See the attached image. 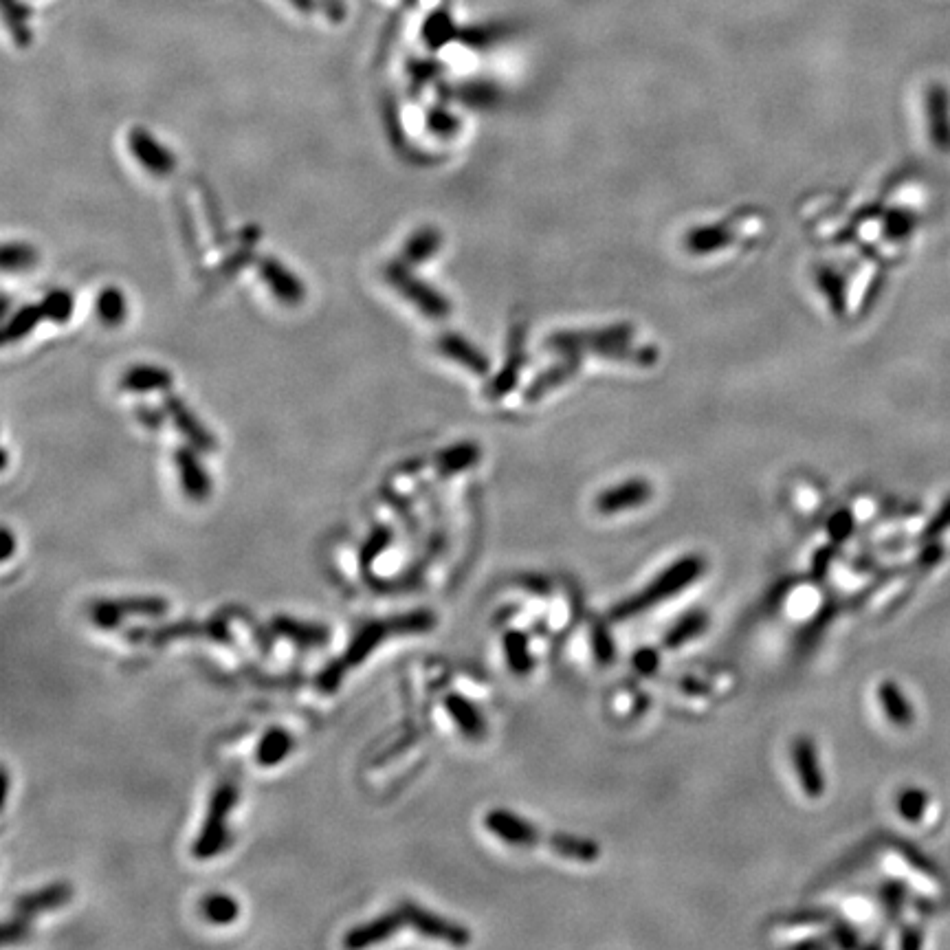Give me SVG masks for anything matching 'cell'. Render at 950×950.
Masks as SVG:
<instances>
[{
  "instance_id": "6da1fadb",
  "label": "cell",
  "mask_w": 950,
  "mask_h": 950,
  "mask_svg": "<svg viewBox=\"0 0 950 950\" xmlns=\"http://www.w3.org/2000/svg\"><path fill=\"white\" fill-rule=\"evenodd\" d=\"M436 623H438V618L432 610H414L407 614H396L392 618H385V621H372L368 625H363L357 632V636L350 640L346 654L333 662H328L324 671L319 673L317 689L324 693H335L346 673L350 669L359 667L363 660L372 656L374 649H377L381 643H385V640L394 636L425 634L429 632V629H434Z\"/></svg>"
},
{
  "instance_id": "7a4b0ae2",
  "label": "cell",
  "mask_w": 950,
  "mask_h": 950,
  "mask_svg": "<svg viewBox=\"0 0 950 950\" xmlns=\"http://www.w3.org/2000/svg\"><path fill=\"white\" fill-rule=\"evenodd\" d=\"M704 570H706V561L700 555H687L678 559L673 566L662 570L658 577L647 585V588H643L634 596H627L625 601L614 605L610 612L612 621H618V623L629 621V618L643 614L645 610H649V607L671 599V596H676L684 588H689L691 583L698 581L704 574Z\"/></svg>"
},
{
  "instance_id": "3957f363",
  "label": "cell",
  "mask_w": 950,
  "mask_h": 950,
  "mask_svg": "<svg viewBox=\"0 0 950 950\" xmlns=\"http://www.w3.org/2000/svg\"><path fill=\"white\" fill-rule=\"evenodd\" d=\"M238 786L234 781H223L220 786L214 790L212 801H209V810L203 821V830L198 834V838L192 845V854L198 860H207L214 858L220 852H225L229 845V830H227V821L231 812H234L236 803H238Z\"/></svg>"
},
{
  "instance_id": "277c9868",
  "label": "cell",
  "mask_w": 950,
  "mask_h": 950,
  "mask_svg": "<svg viewBox=\"0 0 950 950\" xmlns=\"http://www.w3.org/2000/svg\"><path fill=\"white\" fill-rule=\"evenodd\" d=\"M383 278L403 300L410 302L429 319H445L451 313V304L447 297L434 289L432 284L418 278L407 262L392 260L383 267Z\"/></svg>"
},
{
  "instance_id": "5b68a950",
  "label": "cell",
  "mask_w": 950,
  "mask_h": 950,
  "mask_svg": "<svg viewBox=\"0 0 950 950\" xmlns=\"http://www.w3.org/2000/svg\"><path fill=\"white\" fill-rule=\"evenodd\" d=\"M128 640L132 643H152V645H163L168 640L174 638H207V640H216V643H231V634L225 625L223 618H214V621H205V623H192V621H183V623H172V625H163V627H132L126 634Z\"/></svg>"
},
{
  "instance_id": "8992f818",
  "label": "cell",
  "mask_w": 950,
  "mask_h": 950,
  "mask_svg": "<svg viewBox=\"0 0 950 950\" xmlns=\"http://www.w3.org/2000/svg\"><path fill=\"white\" fill-rule=\"evenodd\" d=\"M170 603L161 596H128L117 601H95L91 605V621L99 629H115L126 616H163Z\"/></svg>"
},
{
  "instance_id": "52a82bcc",
  "label": "cell",
  "mask_w": 950,
  "mask_h": 950,
  "mask_svg": "<svg viewBox=\"0 0 950 950\" xmlns=\"http://www.w3.org/2000/svg\"><path fill=\"white\" fill-rule=\"evenodd\" d=\"M399 909L403 913L405 926H410L418 935L429 937V940L447 942L451 946H467L471 942V933L465 926L440 918V915L418 907L414 902H403Z\"/></svg>"
},
{
  "instance_id": "ba28073f",
  "label": "cell",
  "mask_w": 950,
  "mask_h": 950,
  "mask_svg": "<svg viewBox=\"0 0 950 950\" xmlns=\"http://www.w3.org/2000/svg\"><path fill=\"white\" fill-rule=\"evenodd\" d=\"M163 410L165 414H168L170 423L179 429L181 436L187 440V445L196 447L201 454H214V451L218 449L216 436L209 432L201 418L190 410V405H187L179 394L165 392Z\"/></svg>"
},
{
  "instance_id": "9c48e42d",
  "label": "cell",
  "mask_w": 950,
  "mask_h": 950,
  "mask_svg": "<svg viewBox=\"0 0 950 950\" xmlns=\"http://www.w3.org/2000/svg\"><path fill=\"white\" fill-rule=\"evenodd\" d=\"M256 267H258L260 278L264 280V284H267V289L282 306L297 308L304 304L306 286L282 260L273 256H262L258 258Z\"/></svg>"
},
{
  "instance_id": "30bf717a",
  "label": "cell",
  "mask_w": 950,
  "mask_h": 950,
  "mask_svg": "<svg viewBox=\"0 0 950 950\" xmlns=\"http://www.w3.org/2000/svg\"><path fill=\"white\" fill-rule=\"evenodd\" d=\"M128 148L141 168L150 172L152 176H157V179H168V176L176 170L174 154L146 128L137 126L130 130Z\"/></svg>"
},
{
  "instance_id": "8fae6325",
  "label": "cell",
  "mask_w": 950,
  "mask_h": 950,
  "mask_svg": "<svg viewBox=\"0 0 950 950\" xmlns=\"http://www.w3.org/2000/svg\"><path fill=\"white\" fill-rule=\"evenodd\" d=\"M484 827L511 847H546L548 841V834H541L533 823L508 810H491L484 816Z\"/></svg>"
},
{
  "instance_id": "7c38bea8",
  "label": "cell",
  "mask_w": 950,
  "mask_h": 950,
  "mask_svg": "<svg viewBox=\"0 0 950 950\" xmlns=\"http://www.w3.org/2000/svg\"><path fill=\"white\" fill-rule=\"evenodd\" d=\"M201 451L192 445H183L174 451V465L179 469L181 486L187 500L205 502L212 495V478L201 460Z\"/></svg>"
},
{
  "instance_id": "4fadbf2b",
  "label": "cell",
  "mask_w": 950,
  "mask_h": 950,
  "mask_svg": "<svg viewBox=\"0 0 950 950\" xmlns=\"http://www.w3.org/2000/svg\"><path fill=\"white\" fill-rule=\"evenodd\" d=\"M792 761L794 768H797L799 783L805 792V797L810 799H821L825 792V777L819 764V753H816V746L812 742V737L808 735H799L792 742Z\"/></svg>"
},
{
  "instance_id": "5bb4252c",
  "label": "cell",
  "mask_w": 950,
  "mask_h": 950,
  "mask_svg": "<svg viewBox=\"0 0 950 950\" xmlns=\"http://www.w3.org/2000/svg\"><path fill=\"white\" fill-rule=\"evenodd\" d=\"M174 385V374L163 366L152 363H135L119 377V388L130 394H150V392H170Z\"/></svg>"
},
{
  "instance_id": "9a60e30c",
  "label": "cell",
  "mask_w": 950,
  "mask_h": 950,
  "mask_svg": "<svg viewBox=\"0 0 950 950\" xmlns=\"http://www.w3.org/2000/svg\"><path fill=\"white\" fill-rule=\"evenodd\" d=\"M71 898H73V887L66 885V882H55V885H47L38 891H31V893H25V896H20L14 902V915L31 920L44 911L64 907L66 902H71Z\"/></svg>"
},
{
  "instance_id": "2e32d148",
  "label": "cell",
  "mask_w": 950,
  "mask_h": 950,
  "mask_svg": "<svg viewBox=\"0 0 950 950\" xmlns=\"http://www.w3.org/2000/svg\"><path fill=\"white\" fill-rule=\"evenodd\" d=\"M651 486L645 480H627L618 486H612V489L603 491L599 497H596L594 506L599 508V513L603 515H614V513H623L627 508H636L643 506L649 497H651Z\"/></svg>"
},
{
  "instance_id": "e0dca14e",
  "label": "cell",
  "mask_w": 950,
  "mask_h": 950,
  "mask_svg": "<svg viewBox=\"0 0 950 950\" xmlns=\"http://www.w3.org/2000/svg\"><path fill=\"white\" fill-rule=\"evenodd\" d=\"M403 926H405L403 913H401V909H396L392 913L381 915V918H377V920H372L368 924H361V926H357V929L348 931L344 946L346 948H366V946L381 944V942L390 940V937H394L396 933H399Z\"/></svg>"
},
{
  "instance_id": "ac0fdd59",
  "label": "cell",
  "mask_w": 950,
  "mask_h": 950,
  "mask_svg": "<svg viewBox=\"0 0 950 950\" xmlns=\"http://www.w3.org/2000/svg\"><path fill=\"white\" fill-rule=\"evenodd\" d=\"M271 632L275 636L289 638L291 643L302 649H311V647H322L330 640V629L317 623H306V621H295L291 616H273L271 621Z\"/></svg>"
},
{
  "instance_id": "d6986e66",
  "label": "cell",
  "mask_w": 950,
  "mask_h": 950,
  "mask_svg": "<svg viewBox=\"0 0 950 950\" xmlns=\"http://www.w3.org/2000/svg\"><path fill=\"white\" fill-rule=\"evenodd\" d=\"M926 113L935 148L950 152V99L942 84H933L926 93Z\"/></svg>"
},
{
  "instance_id": "ffe728a7",
  "label": "cell",
  "mask_w": 950,
  "mask_h": 950,
  "mask_svg": "<svg viewBox=\"0 0 950 950\" xmlns=\"http://www.w3.org/2000/svg\"><path fill=\"white\" fill-rule=\"evenodd\" d=\"M436 348L443 357L460 363L462 368H467L473 374H486L489 372V359H486L482 352L475 348L469 339H465L458 333H443L436 339Z\"/></svg>"
},
{
  "instance_id": "44dd1931",
  "label": "cell",
  "mask_w": 950,
  "mask_h": 950,
  "mask_svg": "<svg viewBox=\"0 0 950 950\" xmlns=\"http://www.w3.org/2000/svg\"><path fill=\"white\" fill-rule=\"evenodd\" d=\"M445 709L451 720H454V724L460 728V733L467 739H471V742H482L486 733H489L484 715L480 713L478 706L465 698V695H458V693L447 695Z\"/></svg>"
},
{
  "instance_id": "7402d4cb",
  "label": "cell",
  "mask_w": 950,
  "mask_h": 950,
  "mask_svg": "<svg viewBox=\"0 0 950 950\" xmlns=\"http://www.w3.org/2000/svg\"><path fill=\"white\" fill-rule=\"evenodd\" d=\"M381 115H383V128H385V135H388V141L392 143V148L396 150V154H399V157L405 159H421V157H427V154L423 152H416L412 146H410V139H407L405 135V126L401 124V110H399V104H396V99L392 93H385L383 99H381Z\"/></svg>"
},
{
  "instance_id": "603a6c76",
  "label": "cell",
  "mask_w": 950,
  "mask_h": 950,
  "mask_svg": "<svg viewBox=\"0 0 950 950\" xmlns=\"http://www.w3.org/2000/svg\"><path fill=\"white\" fill-rule=\"evenodd\" d=\"M443 247V234L436 227H421L407 238L401 251V260L410 267H421L429 258H434Z\"/></svg>"
},
{
  "instance_id": "cb8c5ba5",
  "label": "cell",
  "mask_w": 950,
  "mask_h": 950,
  "mask_svg": "<svg viewBox=\"0 0 950 950\" xmlns=\"http://www.w3.org/2000/svg\"><path fill=\"white\" fill-rule=\"evenodd\" d=\"M260 240V231L258 227H245V231H240V245L231 251V256H227L220 264L218 271L212 275V280L216 284H223V280L234 278V275L245 267L247 262L253 260L256 256V245Z\"/></svg>"
},
{
  "instance_id": "d4e9b609",
  "label": "cell",
  "mask_w": 950,
  "mask_h": 950,
  "mask_svg": "<svg viewBox=\"0 0 950 950\" xmlns=\"http://www.w3.org/2000/svg\"><path fill=\"white\" fill-rule=\"evenodd\" d=\"M878 700L882 704V711L889 717V722L898 728H909L913 724V706L902 693L900 684L885 680L878 687Z\"/></svg>"
},
{
  "instance_id": "484cf974",
  "label": "cell",
  "mask_w": 950,
  "mask_h": 950,
  "mask_svg": "<svg viewBox=\"0 0 950 950\" xmlns=\"http://www.w3.org/2000/svg\"><path fill=\"white\" fill-rule=\"evenodd\" d=\"M546 847L552 849V852H557L559 856L579 860V863H594L596 858H601L599 843H594L590 841V838H583V836L548 834Z\"/></svg>"
},
{
  "instance_id": "4316f807",
  "label": "cell",
  "mask_w": 950,
  "mask_h": 950,
  "mask_svg": "<svg viewBox=\"0 0 950 950\" xmlns=\"http://www.w3.org/2000/svg\"><path fill=\"white\" fill-rule=\"evenodd\" d=\"M95 313H97V319H99V324H102V326H106V328L121 326L128 317L126 293L121 291L119 286H104V289L97 293Z\"/></svg>"
},
{
  "instance_id": "83f0119b",
  "label": "cell",
  "mask_w": 950,
  "mask_h": 950,
  "mask_svg": "<svg viewBox=\"0 0 950 950\" xmlns=\"http://www.w3.org/2000/svg\"><path fill=\"white\" fill-rule=\"evenodd\" d=\"M293 746L295 742L289 731H284V728H271V731L264 733L256 748V764L264 768L278 766L280 761L289 757Z\"/></svg>"
},
{
  "instance_id": "f1b7e54d",
  "label": "cell",
  "mask_w": 950,
  "mask_h": 950,
  "mask_svg": "<svg viewBox=\"0 0 950 950\" xmlns=\"http://www.w3.org/2000/svg\"><path fill=\"white\" fill-rule=\"evenodd\" d=\"M706 627H709V614L693 610L689 614H684L682 618H678V621L669 627V632L665 634V638H662V645L669 649H678L682 645L691 643L693 638L704 634Z\"/></svg>"
},
{
  "instance_id": "f546056e",
  "label": "cell",
  "mask_w": 950,
  "mask_h": 950,
  "mask_svg": "<svg viewBox=\"0 0 950 950\" xmlns=\"http://www.w3.org/2000/svg\"><path fill=\"white\" fill-rule=\"evenodd\" d=\"M478 460H480L478 445L458 443V445H451L443 451H438V454H436V469H438L440 475H443V478H449V475L473 467Z\"/></svg>"
},
{
  "instance_id": "4dcf8cb0",
  "label": "cell",
  "mask_w": 950,
  "mask_h": 950,
  "mask_svg": "<svg viewBox=\"0 0 950 950\" xmlns=\"http://www.w3.org/2000/svg\"><path fill=\"white\" fill-rule=\"evenodd\" d=\"M42 319H44V313L40 304H27L18 308V311L7 319V324L3 328V344L11 346V344H18V341L22 339H27Z\"/></svg>"
},
{
  "instance_id": "1f68e13d",
  "label": "cell",
  "mask_w": 950,
  "mask_h": 950,
  "mask_svg": "<svg viewBox=\"0 0 950 950\" xmlns=\"http://www.w3.org/2000/svg\"><path fill=\"white\" fill-rule=\"evenodd\" d=\"M502 645H504V656L511 671L517 673V676H526V673H530V669H533V656H530L526 634L517 632V629H511V632L504 634Z\"/></svg>"
},
{
  "instance_id": "d6a6232c",
  "label": "cell",
  "mask_w": 950,
  "mask_h": 950,
  "mask_svg": "<svg viewBox=\"0 0 950 950\" xmlns=\"http://www.w3.org/2000/svg\"><path fill=\"white\" fill-rule=\"evenodd\" d=\"M201 913L207 922L225 926V924H234L240 915L238 902L227 896V893H209V896L203 898L201 902Z\"/></svg>"
},
{
  "instance_id": "836d02e7",
  "label": "cell",
  "mask_w": 950,
  "mask_h": 950,
  "mask_svg": "<svg viewBox=\"0 0 950 950\" xmlns=\"http://www.w3.org/2000/svg\"><path fill=\"white\" fill-rule=\"evenodd\" d=\"M458 38V29L451 22L447 9H436L423 25V40L429 49L445 47L449 40Z\"/></svg>"
},
{
  "instance_id": "e575fe53",
  "label": "cell",
  "mask_w": 950,
  "mask_h": 950,
  "mask_svg": "<svg viewBox=\"0 0 950 950\" xmlns=\"http://www.w3.org/2000/svg\"><path fill=\"white\" fill-rule=\"evenodd\" d=\"M42 306V313H44V319H47V322H53V324H69L71 322V317L75 313V295L71 291H66V289H53L49 291L47 295H44V300L40 302Z\"/></svg>"
},
{
  "instance_id": "d590c367",
  "label": "cell",
  "mask_w": 950,
  "mask_h": 950,
  "mask_svg": "<svg viewBox=\"0 0 950 950\" xmlns=\"http://www.w3.org/2000/svg\"><path fill=\"white\" fill-rule=\"evenodd\" d=\"M40 253L29 242H7L3 247V269L7 273L29 271L38 264Z\"/></svg>"
},
{
  "instance_id": "8d00e7d4",
  "label": "cell",
  "mask_w": 950,
  "mask_h": 950,
  "mask_svg": "<svg viewBox=\"0 0 950 950\" xmlns=\"http://www.w3.org/2000/svg\"><path fill=\"white\" fill-rule=\"evenodd\" d=\"M3 7H5L7 27L11 31V36H14V42L18 44V47H27V44L31 42V29L27 25V20H29L27 7L18 3V0H3Z\"/></svg>"
},
{
  "instance_id": "74e56055",
  "label": "cell",
  "mask_w": 950,
  "mask_h": 950,
  "mask_svg": "<svg viewBox=\"0 0 950 950\" xmlns=\"http://www.w3.org/2000/svg\"><path fill=\"white\" fill-rule=\"evenodd\" d=\"M392 539H394V530H392L388 524H379L377 528L372 530L368 541H366V544H363V548H361V552H359V563H361L363 577H366V574H368V568L372 566V561L377 559V557L381 555V552L392 544Z\"/></svg>"
},
{
  "instance_id": "f35d334b",
  "label": "cell",
  "mask_w": 950,
  "mask_h": 950,
  "mask_svg": "<svg viewBox=\"0 0 950 950\" xmlns=\"http://www.w3.org/2000/svg\"><path fill=\"white\" fill-rule=\"evenodd\" d=\"M198 187H201L205 216H207V223L212 225V229H214L216 245H218V247H225L231 238H229V234L225 231V218H223V214H220V207H218L216 196H214L212 190H209L205 181H198Z\"/></svg>"
},
{
  "instance_id": "ab89813d",
  "label": "cell",
  "mask_w": 950,
  "mask_h": 950,
  "mask_svg": "<svg viewBox=\"0 0 950 950\" xmlns=\"http://www.w3.org/2000/svg\"><path fill=\"white\" fill-rule=\"evenodd\" d=\"M926 803H929V797H926V792L920 790V788H907V790H902L898 794V812L904 821H909V823H915V821H920L924 812H926Z\"/></svg>"
},
{
  "instance_id": "60d3db41",
  "label": "cell",
  "mask_w": 950,
  "mask_h": 950,
  "mask_svg": "<svg viewBox=\"0 0 950 950\" xmlns=\"http://www.w3.org/2000/svg\"><path fill=\"white\" fill-rule=\"evenodd\" d=\"M425 124H427V130L432 132V135L443 137V139L454 137L456 132L460 130V119L456 115H451L449 110L443 108V106L429 108L427 115H425Z\"/></svg>"
},
{
  "instance_id": "b9f144b4",
  "label": "cell",
  "mask_w": 950,
  "mask_h": 950,
  "mask_svg": "<svg viewBox=\"0 0 950 950\" xmlns=\"http://www.w3.org/2000/svg\"><path fill=\"white\" fill-rule=\"evenodd\" d=\"M592 649H594V658L601 662V665H610L614 660V640L607 632L603 623H592Z\"/></svg>"
},
{
  "instance_id": "7bdbcfd3",
  "label": "cell",
  "mask_w": 950,
  "mask_h": 950,
  "mask_svg": "<svg viewBox=\"0 0 950 950\" xmlns=\"http://www.w3.org/2000/svg\"><path fill=\"white\" fill-rule=\"evenodd\" d=\"M440 66L432 60H412L410 66H407V75H410V88L412 93H421L423 86L429 84L436 77Z\"/></svg>"
},
{
  "instance_id": "ee69618b",
  "label": "cell",
  "mask_w": 950,
  "mask_h": 950,
  "mask_svg": "<svg viewBox=\"0 0 950 950\" xmlns=\"http://www.w3.org/2000/svg\"><path fill=\"white\" fill-rule=\"evenodd\" d=\"M179 218H181L183 242H185L187 251H190V256L196 264H203V251H201V245H198L196 231L192 229V216H190V212H187V205L183 201H179Z\"/></svg>"
},
{
  "instance_id": "f6af8a7d",
  "label": "cell",
  "mask_w": 950,
  "mask_h": 950,
  "mask_svg": "<svg viewBox=\"0 0 950 950\" xmlns=\"http://www.w3.org/2000/svg\"><path fill=\"white\" fill-rule=\"evenodd\" d=\"M29 931H31L29 920L18 918V915H14V918H11V920L3 926V931H0V940H3V946L16 944V942L27 940Z\"/></svg>"
},
{
  "instance_id": "bcb514c9",
  "label": "cell",
  "mask_w": 950,
  "mask_h": 950,
  "mask_svg": "<svg viewBox=\"0 0 950 950\" xmlns=\"http://www.w3.org/2000/svg\"><path fill=\"white\" fill-rule=\"evenodd\" d=\"M852 530H854V517L849 515L847 511L836 513V515L830 519V524H827V533H830L834 544H838V541L847 539L849 535H852Z\"/></svg>"
},
{
  "instance_id": "7dc6e473",
  "label": "cell",
  "mask_w": 950,
  "mask_h": 950,
  "mask_svg": "<svg viewBox=\"0 0 950 950\" xmlns=\"http://www.w3.org/2000/svg\"><path fill=\"white\" fill-rule=\"evenodd\" d=\"M948 528H950V497L942 504V508H940V511H937V515L931 519L929 526L924 528L922 539H924V541H931V539H935V537H940V535L944 533V530H948Z\"/></svg>"
},
{
  "instance_id": "c3c4849f",
  "label": "cell",
  "mask_w": 950,
  "mask_h": 950,
  "mask_svg": "<svg viewBox=\"0 0 950 950\" xmlns=\"http://www.w3.org/2000/svg\"><path fill=\"white\" fill-rule=\"evenodd\" d=\"M634 667L640 671V673H645V676H649V673H654L658 669V651L656 649H649V647H643V649H638L634 658Z\"/></svg>"
},
{
  "instance_id": "681fc988",
  "label": "cell",
  "mask_w": 950,
  "mask_h": 950,
  "mask_svg": "<svg viewBox=\"0 0 950 950\" xmlns=\"http://www.w3.org/2000/svg\"><path fill=\"white\" fill-rule=\"evenodd\" d=\"M163 416H168V414H165V410H163V412H159V410H152V407H148V405H141V407H137V418H139V423H141L143 427H148V429H161V425H163Z\"/></svg>"
},
{
  "instance_id": "f907efd6",
  "label": "cell",
  "mask_w": 950,
  "mask_h": 950,
  "mask_svg": "<svg viewBox=\"0 0 950 950\" xmlns=\"http://www.w3.org/2000/svg\"><path fill=\"white\" fill-rule=\"evenodd\" d=\"M882 896H885V904L891 915L900 913L902 902H904V889L900 885H885L882 889Z\"/></svg>"
},
{
  "instance_id": "816d5d0a",
  "label": "cell",
  "mask_w": 950,
  "mask_h": 950,
  "mask_svg": "<svg viewBox=\"0 0 950 950\" xmlns=\"http://www.w3.org/2000/svg\"><path fill=\"white\" fill-rule=\"evenodd\" d=\"M830 561H832V550H821L819 555H816V563H814V577L816 579H823V574L827 572V568H830Z\"/></svg>"
},
{
  "instance_id": "f5cc1de1",
  "label": "cell",
  "mask_w": 950,
  "mask_h": 950,
  "mask_svg": "<svg viewBox=\"0 0 950 950\" xmlns=\"http://www.w3.org/2000/svg\"><path fill=\"white\" fill-rule=\"evenodd\" d=\"M834 935H836V940L841 946H856L858 944L856 935H854L852 929H849V926H838Z\"/></svg>"
},
{
  "instance_id": "db71d44e",
  "label": "cell",
  "mask_w": 950,
  "mask_h": 950,
  "mask_svg": "<svg viewBox=\"0 0 950 950\" xmlns=\"http://www.w3.org/2000/svg\"><path fill=\"white\" fill-rule=\"evenodd\" d=\"M3 561H9V557L14 555V535H11L9 528H3Z\"/></svg>"
},
{
  "instance_id": "11a10c76",
  "label": "cell",
  "mask_w": 950,
  "mask_h": 950,
  "mask_svg": "<svg viewBox=\"0 0 950 950\" xmlns=\"http://www.w3.org/2000/svg\"><path fill=\"white\" fill-rule=\"evenodd\" d=\"M289 3L300 11H313V7H315L313 0H289Z\"/></svg>"
}]
</instances>
